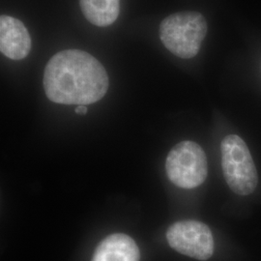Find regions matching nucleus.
Masks as SVG:
<instances>
[{
    "mask_svg": "<svg viewBox=\"0 0 261 261\" xmlns=\"http://www.w3.org/2000/svg\"><path fill=\"white\" fill-rule=\"evenodd\" d=\"M43 83L51 102L79 106L100 101L110 85L103 66L80 49L62 50L53 56L46 66Z\"/></svg>",
    "mask_w": 261,
    "mask_h": 261,
    "instance_id": "f257e3e1",
    "label": "nucleus"
},
{
    "mask_svg": "<svg viewBox=\"0 0 261 261\" xmlns=\"http://www.w3.org/2000/svg\"><path fill=\"white\" fill-rule=\"evenodd\" d=\"M168 179L182 189H195L207 177L205 152L196 142L181 141L168 153L166 161Z\"/></svg>",
    "mask_w": 261,
    "mask_h": 261,
    "instance_id": "20e7f679",
    "label": "nucleus"
},
{
    "mask_svg": "<svg viewBox=\"0 0 261 261\" xmlns=\"http://www.w3.org/2000/svg\"><path fill=\"white\" fill-rule=\"evenodd\" d=\"M169 246L197 260H208L214 253V238L203 223L188 220L171 224L167 231Z\"/></svg>",
    "mask_w": 261,
    "mask_h": 261,
    "instance_id": "39448f33",
    "label": "nucleus"
},
{
    "mask_svg": "<svg viewBox=\"0 0 261 261\" xmlns=\"http://www.w3.org/2000/svg\"><path fill=\"white\" fill-rule=\"evenodd\" d=\"M224 179L235 194L249 196L257 186V170L245 141L237 135H228L221 144Z\"/></svg>",
    "mask_w": 261,
    "mask_h": 261,
    "instance_id": "7ed1b4c3",
    "label": "nucleus"
},
{
    "mask_svg": "<svg viewBox=\"0 0 261 261\" xmlns=\"http://www.w3.org/2000/svg\"><path fill=\"white\" fill-rule=\"evenodd\" d=\"M88 112L87 108L84 106V105H81V106H77L75 108V112L76 114H80V115H85Z\"/></svg>",
    "mask_w": 261,
    "mask_h": 261,
    "instance_id": "1a4fd4ad",
    "label": "nucleus"
},
{
    "mask_svg": "<svg viewBox=\"0 0 261 261\" xmlns=\"http://www.w3.org/2000/svg\"><path fill=\"white\" fill-rule=\"evenodd\" d=\"M160 39L168 50L183 59L198 54L207 33V22L200 13L172 14L160 24Z\"/></svg>",
    "mask_w": 261,
    "mask_h": 261,
    "instance_id": "f03ea898",
    "label": "nucleus"
},
{
    "mask_svg": "<svg viewBox=\"0 0 261 261\" xmlns=\"http://www.w3.org/2000/svg\"><path fill=\"white\" fill-rule=\"evenodd\" d=\"M84 17L94 25L105 28L112 24L119 15V0H80Z\"/></svg>",
    "mask_w": 261,
    "mask_h": 261,
    "instance_id": "6e6552de",
    "label": "nucleus"
},
{
    "mask_svg": "<svg viewBox=\"0 0 261 261\" xmlns=\"http://www.w3.org/2000/svg\"><path fill=\"white\" fill-rule=\"evenodd\" d=\"M140 249L130 236L115 233L97 246L92 261H140Z\"/></svg>",
    "mask_w": 261,
    "mask_h": 261,
    "instance_id": "0eeeda50",
    "label": "nucleus"
},
{
    "mask_svg": "<svg viewBox=\"0 0 261 261\" xmlns=\"http://www.w3.org/2000/svg\"><path fill=\"white\" fill-rule=\"evenodd\" d=\"M31 49V38L24 24L16 18H0V50L12 60L25 58Z\"/></svg>",
    "mask_w": 261,
    "mask_h": 261,
    "instance_id": "423d86ee",
    "label": "nucleus"
}]
</instances>
